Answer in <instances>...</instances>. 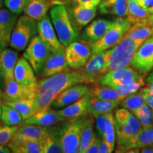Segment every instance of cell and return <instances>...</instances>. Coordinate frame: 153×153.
Listing matches in <instances>:
<instances>
[{"label": "cell", "mask_w": 153, "mask_h": 153, "mask_svg": "<svg viewBox=\"0 0 153 153\" xmlns=\"http://www.w3.org/2000/svg\"><path fill=\"white\" fill-rule=\"evenodd\" d=\"M116 22V25L102 38L91 43V54L104 52L117 45L131 25L127 18L123 17H118Z\"/></svg>", "instance_id": "ba28073f"}, {"label": "cell", "mask_w": 153, "mask_h": 153, "mask_svg": "<svg viewBox=\"0 0 153 153\" xmlns=\"http://www.w3.org/2000/svg\"><path fill=\"white\" fill-rule=\"evenodd\" d=\"M131 65L137 72L146 74L153 69V36L143 42L132 58Z\"/></svg>", "instance_id": "8fae6325"}, {"label": "cell", "mask_w": 153, "mask_h": 153, "mask_svg": "<svg viewBox=\"0 0 153 153\" xmlns=\"http://www.w3.org/2000/svg\"><path fill=\"white\" fill-rule=\"evenodd\" d=\"M70 68L65 59V50L59 52H52L44 63L38 76L41 79L49 77Z\"/></svg>", "instance_id": "9a60e30c"}, {"label": "cell", "mask_w": 153, "mask_h": 153, "mask_svg": "<svg viewBox=\"0 0 153 153\" xmlns=\"http://www.w3.org/2000/svg\"><path fill=\"white\" fill-rule=\"evenodd\" d=\"M136 1L141 7L147 9L153 7V0H136Z\"/></svg>", "instance_id": "bcb514c9"}, {"label": "cell", "mask_w": 153, "mask_h": 153, "mask_svg": "<svg viewBox=\"0 0 153 153\" xmlns=\"http://www.w3.org/2000/svg\"><path fill=\"white\" fill-rule=\"evenodd\" d=\"M120 103L118 101L104 100L91 97L88 106V114L96 118L101 114L112 111Z\"/></svg>", "instance_id": "f546056e"}, {"label": "cell", "mask_w": 153, "mask_h": 153, "mask_svg": "<svg viewBox=\"0 0 153 153\" xmlns=\"http://www.w3.org/2000/svg\"><path fill=\"white\" fill-rule=\"evenodd\" d=\"M3 103L15 108L22 115L24 120L30 118L36 113L35 101L33 99H22L15 101H3Z\"/></svg>", "instance_id": "d6a6232c"}, {"label": "cell", "mask_w": 153, "mask_h": 153, "mask_svg": "<svg viewBox=\"0 0 153 153\" xmlns=\"http://www.w3.org/2000/svg\"><path fill=\"white\" fill-rule=\"evenodd\" d=\"M152 119H153V108L152 109Z\"/></svg>", "instance_id": "9f6ffc18"}, {"label": "cell", "mask_w": 153, "mask_h": 153, "mask_svg": "<svg viewBox=\"0 0 153 153\" xmlns=\"http://www.w3.org/2000/svg\"><path fill=\"white\" fill-rule=\"evenodd\" d=\"M152 81H153V71L149 74L148 78H147V82H148V83H150V82Z\"/></svg>", "instance_id": "681fc988"}, {"label": "cell", "mask_w": 153, "mask_h": 153, "mask_svg": "<svg viewBox=\"0 0 153 153\" xmlns=\"http://www.w3.org/2000/svg\"><path fill=\"white\" fill-rule=\"evenodd\" d=\"M65 120L59 114L58 111H55L50 106L46 109L36 112L30 118L24 120L23 123L48 127Z\"/></svg>", "instance_id": "44dd1931"}, {"label": "cell", "mask_w": 153, "mask_h": 153, "mask_svg": "<svg viewBox=\"0 0 153 153\" xmlns=\"http://www.w3.org/2000/svg\"><path fill=\"white\" fill-rule=\"evenodd\" d=\"M116 24V20L112 22L106 19H97L85 28L83 32V37L85 41L94 43L102 38Z\"/></svg>", "instance_id": "ffe728a7"}, {"label": "cell", "mask_w": 153, "mask_h": 153, "mask_svg": "<svg viewBox=\"0 0 153 153\" xmlns=\"http://www.w3.org/2000/svg\"><path fill=\"white\" fill-rule=\"evenodd\" d=\"M87 116L85 115L80 117L70 118L68 119V123L63 126L60 133V140L63 152H79L82 132Z\"/></svg>", "instance_id": "8992f818"}, {"label": "cell", "mask_w": 153, "mask_h": 153, "mask_svg": "<svg viewBox=\"0 0 153 153\" xmlns=\"http://www.w3.org/2000/svg\"><path fill=\"white\" fill-rule=\"evenodd\" d=\"M88 94L91 97L108 101H118L120 102L125 98L113 88L98 83L94 84V86L90 87Z\"/></svg>", "instance_id": "4dcf8cb0"}, {"label": "cell", "mask_w": 153, "mask_h": 153, "mask_svg": "<svg viewBox=\"0 0 153 153\" xmlns=\"http://www.w3.org/2000/svg\"><path fill=\"white\" fill-rule=\"evenodd\" d=\"M148 11H150V14H153V7H150V9H148Z\"/></svg>", "instance_id": "f5cc1de1"}, {"label": "cell", "mask_w": 153, "mask_h": 153, "mask_svg": "<svg viewBox=\"0 0 153 153\" xmlns=\"http://www.w3.org/2000/svg\"><path fill=\"white\" fill-rule=\"evenodd\" d=\"M102 1H104V0H102Z\"/></svg>", "instance_id": "6f0895ef"}, {"label": "cell", "mask_w": 153, "mask_h": 153, "mask_svg": "<svg viewBox=\"0 0 153 153\" xmlns=\"http://www.w3.org/2000/svg\"><path fill=\"white\" fill-rule=\"evenodd\" d=\"M2 104H3V101L1 100V98H0V118H1V107H2Z\"/></svg>", "instance_id": "816d5d0a"}, {"label": "cell", "mask_w": 153, "mask_h": 153, "mask_svg": "<svg viewBox=\"0 0 153 153\" xmlns=\"http://www.w3.org/2000/svg\"><path fill=\"white\" fill-rule=\"evenodd\" d=\"M3 95H4V92L2 91H1V89H0V98L3 97Z\"/></svg>", "instance_id": "11a10c76"}, {"label": "cell", "mask_w": 153, "mask_h": 153, "mask_svg": "<svg viewBox=\"0 0 153 153\" xmlns=\"http://www.w3.org/2000/svg\"><path fill=\"white\" fill-rule=\"evenodd\" d=\"M37 26L38 36L47 44L52 52H59L65 50V47L59 41L51 20L48 15L37 22Z\"/></svg>", "instance_id": "5bb4252c"}, {"label": "cell", "mask_w": 153, "mask_h": 153, "mask_svg": "<svg viewBox=\"0 0 153 153\" xmlns=\"http://www.w3.org/2000/svg\"><path fill=\"white\" fill-rule=\"evenodd\" d=\"M153 144V124L149 127L141 128L128 140L117 145L116 152H125L130 148H142Z\"/></svg>", "instance_id": "2e32d148"}, {"label": "cell", "mask_w": 153, "mask_h": 153, "mask_svg": "<svg viewBox=\"0 0 153 153\" xmlns=\"http://www.w3.org/2000/svg\"><path fill=\"white\" fill-rule=\"evenodd\" d=\"M4 101H15L27 99H35L37 86L27 87L16 81L14 77L6 79Z\"/></svg>", "instance_id": "7c38bea8"}, {"label": "cell", "mask_w": 153, "mask_h": 153, "mask_svg": "<svg viewBox=\"0 0 153 153\" xmlns=\"http://www.w3.org/2000/svg\"><path fill=\"white\" fill-rule=\"evenodd\" d=\"M52 51L38 35L32 38L24 50L23 57L30 63L38 76Z\"/></svg>", "instance_id": "9c48e42d"}, {"label": "cell", "mask_w": 153, "mask_h": 153, "mask_svg": "<svg viewBox=\"0 0 153 153\" xmlns=\"http://www.w3.org/2000/svg\"><path fill=\"white\" fill-rule=\"evenodd\" d=\"M52 6L53 0H30L24 14L38 22L47 16Z\"/></svg>", "instance_id": "484cf974"}, {"label": "cell", "mask_w": 153, "mask_h": 153, "mask_svg": "<svg viewBox=\"0 0 153 153\" xmlns=\"http://www.w3.org/2000/svg\"><path fill=\"white\" fill-rule=\"evenodd\" d=\"M8 147L15 153H43L42 141L34 140L12 139Z\"/></svg>", "instance_id": "83f0119b"}, {"label": "cell", "mask_w": 153, "mask_h": 153, "mask_svg": "<svg viewBox=\"0 0 153 153\" xmlns=\"http://www.w3.org/2000/svg\"><path fill=\"white\" fill-rule=\"evenodd\" d=\"M142 79L143 76L128 66L106 72L101 75L97 83L113 88L122 96L126 88Z\"/></svg>", "instance_id": "277c9868"}, {"label": "cell", "mask_w": 153, "mask_h": 153, "mask_svg": "<svg viewBox=\"0 0 153 153\" xmlns=\"http://www.w3.org/2000/svg\"><path fill=\"white\" fill-rule=\"evenodd\" d=\"M14 78L19 83L27 87L38 85L37 77L33 68L24 57H19L15 65Z\"/></svg>", "instance_id": "d6986e66"}, {"label": "cell", "mask_w": 153, "mask_h": 153, "mask_svg": "<svg viewBox=\"0 0 153 153\" xmlns=\"http://www.w3.org/2000/svg\"><path fill=\"white\" fill-rule=\"evenodd\" d=\"M11 152L9 148H7L5 145H0V153H10Z\"/></svg>", "instance_id": "c3c4849f"}, {"label": "cell", "mask_w": 153, "mask_h": 153, "mask_svg": "<svg viewBox=\"0 0 153 153\" xmlns=\"http://www.w3.org/2000/svg\"><path fill=\"white\" fill-rule=\"evenodd\" d=\"M148 20L150 22V24L153 26V14H150V16H149Z\"/></svg>", "instance_id": "f907efd6"}, {"label": "cell", "mask_w": 153, "mask_h": 153, "mask_svg": "<svg viewBox=\"0 0 153 153\" xmlns=\"http://www.w3.org/2000/svg\"><path fill=\"white\" fill-rule=\"evenodd\" d=\"M132 113L139 120L143 128L149 127L153 124L152 109L145 103Z\"/></svg>", "instance_id": "74e56055"}, {"label": "cell", "mask_w": 153, "mask_h": 153, "mask_svg": "<svg viewBox=\"0 0 153 153\" xmlns=\"http://www.w3.org/2000/svg\"><path fill=\"white\" fill-rule=\"evenodd\" d=\"M108 114H109V112L106 113V114H101L100 116H98L96 117V130H97V134H98V135L100 137H102L103 135H104L105 126H106L107 119H108Z\"/></svg>", "instance_id": "7bdbcfd3"}, {"label": "cell", "mask_w": 153, "mask_h": 153, "mask_svg": "<svg viewBox=\"0 0 153 153\" xmlns=\"http://www.w3.org/2000/svg\"><path fill=\"white\" fill-rule=\"evenodd\" d=\"M152 146H153V144H152Z\"/></svg>", "instance_id": "680465c9"}, {"label": "cell", "mask_w": 153, "mask_h": 153, "mask_svg": "<svg viewBox=\"0 0 153 153\" xmlns=\"http://www.w3.org/2000/svg\"><path fill=\"white\" fill-rule=\"evenodd\" d=\"M30 0H4V4L9 11L16 15L24 12Z\"/></svg>", "instance_id": "60d3db41"}, {"label": "cell", "mask_w": 153, "mask_h": 153, "mask_svg": "<svg viewBox=\"0 0 153 153\" xmlns=\"http://www.w3.org/2000/svg\"><path fill=\"white\" fill-rule=\"evenodd\" d=\"M144 103L143 91L141 89L138 92L137 91V92L131 94L126 97L120 101V105L123 108H125L132 112L140 107Z\"/></svg>", "instance_id": "8d00e7d4"}, {"label": "cell", "mask_w": 153, "mask_h": 153, "mask_svg": "<svg viewBox=\"0 0 153 153\" xmlns=\"http://www.w3.org/2000/svg\"><path fill=\"white\" fill-rule=\"evenodd\" d=\"M99 10L103 14L124 18L128 14L127 0H104L99 4Z\"/></svg>", "instance_id": "f1b7e54d"}, {"label": "cell", "mask_w": 153, "mask_h": 153, "mask_svg": "<svg viewBox=\"0 0 153 153\" xmlns=\"http://www.w3.org/2000/svg\"><path fill=\"white\" fill-rule=\"evenodd\" d=\"M69 13V12H68ZM70 14L72 24L78 28H82L89 24L97 15V7L75 5L70 9Z\"/></svg>", "instance_id": "cb8c5ba5"}, {"label": "cell", "mask_w": 153, "mask_h": 153, "mask_svg": "<svg viewBox=\"0 0 153 153\" xmlns=\"http://www.w3.org/2000/svg\"><path fill=\"white\" fill-rule=\"evenodd\" d=\"M133 41L143 43L151 36H153V26L148 20L131 24L124 35Z\"/></svg>", "instance_id": "4316f807"}, {"label": "cell", "mask_w": 153, "mask_h": 153, "mask_svg": "<svg viewBox=\"0 0 153 153\" xmlns=\"http://www.w3.org/2000/svg\"><path fill=\"white\" fill-rule=\"evenodd\" d=\"M37 33V22L26 15H22L17 19L13 28L9 46L17 51H24Z\"/></svg>", "instance_id": "5b68a950"}, {"label": "cell", "mask_w": 153, "mask_h": 153, "mask_svg": "<svg viewBox=\"0 0 153 153\" xmlns=\"http://www.w3.org/2000/svg\"><path fill=\"white\" fill-rule=\"evenodd\" d=\"M94 117L87 116L82 129L79 144V152L85 153V150L90 145L93 140L97 136L94 131Z\"/></svg>", "instance_id": "836d02e7"}, {"label": "cell", "mask_w": 153, "mask_h": 153, "mask_svg": "<svg viewBox=\"0 0 153 153\" xmlns=\"http://www.w3.org/2000/svg\"><path fill=\"white\" fill-rule=\"evenodd\" d=\"M19 126H0V145H7L14 137Z\"/></svg>", "instance_id": "ab89813d"}, {"label": "cell", "mask_w": 153, "mask_h": 153, "mask_svg": "<svg viewBox=\"0 0 153 153\" xmlns=\"http://www.w3.org/2000/svg\"><path fill=\"white\" fill-rule=\"evenodd\" d=\"M16 21L17 15L7 8H0V51L9 46L11 33Z\"/></svg>", "instance_id": "e0dca14e"}, {"label": "cell", "mask_w": 153, "mask_h": 153, "mask_svg": "<svg viewBox=\"0 0 153 153\" xmlns=\"http://www.w3.org/2000/svg\"><path fill=\"white\" fill-rule=\"evenodd\" d=\"M104 62L105 51L91 54L87 62L79 70L90 81L91 84H96L103 74Z\"/></svg>", "instance_id": "ac0fdd59"}, {"label": "cell", "mask_w": 153, "mask_h": 153, "mask_svg": "<svg viewBox=\"0 0 153 153\" xmlns=\"http://www.w3.org/2000/svg\"><path fill=\"white\" fill-rule=\"evenodd\" d=\"M106 142L110 145L113 150L115 148V140H116V133H115V126H114V117L111 112H109L107 119L106 126H105L104 133L103 135Z\"/></svg>", "instance_id": "f35d334b"}, {"label": "cell", "mask_w": 153, "mask_h": 153, "mask_svg": "<svg viewBox=\"0 0 153 153\" xmlns=\"http://www.w3.org/2000/svg\"><path fill=\"white\" fill-rule=\"evenodd\" d=\"M81 83L89 85L91 82L79 70L71 68L38 80L37 91L34 99L36 112L49 108L58 94L72 86Z\"/></svg>", "instance_id": "6da1fadb"}, {"label": "cell", "mask_w": 153, "mask_h": 153, "mask_svg": "<svg viewBox=\"0 0 153 153\" xmlns=\"http://www.w3.org/2000/svg\"><path fill=\"white\" fill-rule=\"evenodd\" d=\"M114 126L118 145L128 140L142 128L139 120L125 108L115 113Z\"/></svg>", "instance_id": "52a82bcc"}, {"label": "cell", "mask_w": 153, "mask_h": 153, "mask_svg": "<svg viewBox=\"0 0 153 153\" xmlns=\"http://www.w3.org/2000/svg\"><path fill=\"white\" fill-rule=\"evenodd\" d=\"M143 43L124 36L117 45L105 51L103 74L111 70L128 67L137 48Z\"/></svg>", "instance_id": "7a4b0ae2"}, {"label": "cell", "mask_w": 153, "mask_h": 153, "mask_svg": "<svg viewBox=\"0 0 153 153\" xmlns=\"http://www.w3.org/2000/svg\"><path fill=\"white\" fill-rule=\"evenodd\" d=\"M50 129L48 127L33 124L22 123L19 126L18 129L12 139L34 140L42 141L47 136Z\"/></svg>", "instance_id": "7402d4cb"}, {"label": "cell", "mask_w": 153, "mask_h": 153, "mask_svg": "<svg viewBox=\"0 0 153 153\" xmlns=\"http://www.w3.org/2000/svg\"><path fill=\"white\" fill-rule=\"evenodd\" d=\"M91 55V43L87 41H74L65 47V59L68 66L79 70Z\"/></svg>", "instance_id": "30bf717a"}, {"label": "cell", "mask_w": 153, "mask_h": 153, "mask_svg": "<svg viewBox=\"0 0 153 153\" xmlns=\"http://www.w3.org/2000/svg\"><path fill=\"white\" fill-rule=\"evenodd\" d=\"M140 152L141 153H153V146L152 145H148L144 148L140 149Z\"/></svg>", "instance_id": "7dc6e473"}, {"label": "cell", "mask_w": 153, "mask_h": 153, "mask_svg": "<svg viewBox=\"0 0 153 153\" xmlns=\"http://www.w3.org/2000/svg\"><path fill=\"white\" fill-rule=\"evenodd\" d=\"M90 87L88 84H77L58 94L51 104L53 108H62L72 104L89 92Z\"/></svg>", "instance_id": "4fadbf2b"}, {"label": "cell", "mask_w": 153, "mask_h": 153, "mask_svg": "<svg viewBox=\"0 0 153 153\" xmlns=\"http://www.w3.org/2000/svg\"><path fill=\"white\" fill-rule=\"evenodd\" d=\"M102 0H53V5L60 4L65 3L72 2L75 4V5H82L85 7H97Z\"/></svg>", "instance_id": "b9f144b4"}, {"label": "cell", "mask_w": 153, "mask_h": 153, "mask_svg": "<svg viewBox=\"0 0 153 153\" xmlns=\"http://www.w3.org/2000/svg\"><path fill=\"white\" fill-rule=\"evenodd\" d=\"M91 96L89 94L84 95L75 102L58 111L59 114L65 119L77 118L88 114V106Z\"/></svg>", "instance_id": "d4e9b609"}, {"label": "cell", "mask_w": 153, "mask_h": 153, "mask_svg": "<svg viewBox=\"0 0 153 153\" xmlns=\"http://www.w3.org/2000/svg\"><path fill=\"white\" fill-rule=\"evenodd\" d=\"M114 150L111 148L110 145L106 142V140L103 137H101L100 144H99V153H111Z\"/></svg>", "instance_id": "f6af8a7d"}, {"label": "cell", "mask_w": 153, "mask_h": 153, "mask_svg": "<svg viewBox=\"0 0 153 153\" xmlns=\"http://www.w3.org/2000/svg\"><path fill=\"white\" fill-rule=\"evenodd\" d=\"M43 153H61L63 149L60 140V133L49 131L46 137L42 140Z\"/></svg>", "instance_id": "e575fe53"}, {"label": "cell", "mask_w": 153, "mask_h": 153, "mask_svg": "<svg viewBox=\"0 0 153 153\" xmlns=\"http://www.w3.org/2000/svg\"><path fill=\"white\" fill-rule=\"evenodd\" d=\"M50 17L59 41L65 47L77 41V32L65 5L62 4L53 5L50 11Z\"/></svg>", "instance_id": "3957f363"}, {"label": "cell", "mask_w": 153, "mask_h": 153, "mask_svg": "<svg viewBox=\"0 0 153 153\" xmlns=\"http://www.w3.org/2000/svg\"><path fill=\"white\" fill-rule=\"evenodd\" d=\"M3 4H4V0H0V8L2 7Z\"/></svg>", "instance_id": "db71d44e"}, {"label": "cell", "mask_w": 153, "mask_h": 153, "mask_svg": "<svg viewBox=\"0 0 153 153\" xmlns=\"http://www.w3.org/2000/svg\"><path fill=\"white\" fill-rule=\"evenodd\" d=\"M128 14L126 16L131 24L135 23L145 22L148 19L150 15L148 9L141 7L136 0H127Z\"/></svg>", "instance_id": "1f68e13d"}, {"label": "cell", "mask_w": 153, "mask_h": 153, "mask_svg": "<svg viewBox=\"0 0 153 153\" xmlns=\"http://www.w3.org/2000/svg\"><path fill=\"white\" fill-rule=\"evenodd\" d=\"M18 60V53L12 49L6 48L0 51V78L5 82L14 77V71Z\"/></svg>", "instance_id": "603a6c76"}, {"label": "cell", "mask_w": 153, "mask_h": 153, "mask_svg": "<svg viewBox=\"0 0 153 153\" xmlns=\"http://www.w3.org/2000/svg\"><path fill=\"white\" fill-rule=\"evenodd\" d=\"M101 138H99L96 136L94 139L93 140V141L91 143L88 147V148L85 150V153H99V144H100Z\"/></svg>", "instance_id": "ee69618b"}, {"label": "cell", "mask_w": 153, "mask_h": 153, "mask_svg": "<svg viewBox=\"0 0 153 153\" xmlns=\"http://www.w3.org/2000/svg\"><path fill=\"white\" fill-rule=\"evenodd\" d=\"M0 119L4 124L7 126H18L24 122L22 116L15 108L4 104L1 107V115Z\"/></svg>", "instance_id": "d590c367"}]
</instances>
